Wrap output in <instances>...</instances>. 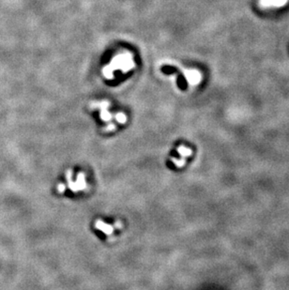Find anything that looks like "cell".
Wrapping results in <instances>:
<instances>
[{"mask_svg":"<svg viewBox=\"0 0 289 290\" xmlns=\"http://www.w3.org/2000/svg\"><path fill=\"white\" fill-rule=\"evenodd\" d=\"M66 179L68 181V187H69L72 191H79L86 189L87 187V182L86 179H84V173H79L77 176V180L75 182H72V171L69 170L66 174Z\"/></svg>","mask_w":289,"mask_h":290,"instance_id":"obj_1","label":"cell"},{"mask_svg":"<svg viewBox=\"0 0 289 290\" xmlns=\"http://www.w3.org/2000/svg\"><path fill=\"white\" fill-rule=\"evenodd\" d=\"M95 226H96V228L101 230V231H103V232L104 234H106V235H111V234L113 233V231H114V228H115L113 225H110V224H108V223H105V222H103V221H97V222H96V224H95Z\"/></svg>","mask_w":289,"mask_h":290,"instance_id":"obj_2","label":"cell"},{"mask_svg":"<svg viewBox=\"0 0 289 290\" xmlns=\"http://www.w3.org/2000/svg\"><path fill=\"white\" fill-rule=\"evenodd\" d=\"M178 151L179 155H180L183 159L186 158V157H190V155L192 154V150H191L190 149L185 148V147H183V146L179 147V148L178 149Z\"/></svg>","mask_w":289,"mask_h":290,"instance_id":"obj_3","label":"cell"},{"mask_svg":"<svg viewBox=\"0 0 289 290\" xmlns=\"http://www.w3.org/2000/svg\"><path fill=\"white\" fill-rule=\"evenodd\" d=\"M188 79L191 81V83L195 84V83L199 82L200 75H199V73L197 72H190L188 73Z\"/></svg>","mask_w":289,"mask_h":290,"instance_id":"obj_4","label":"cell"},{"mask_svg":"<svg viewBox=\"0 0 289 290\" xmlns=\"http://www.w3.org/2000/svg\"><path fill=\"white\" fill-rule=\"evenodd\" d=\"M286 2H287V0H269V5L272 4L274 6L280 7V6H283V4H285Z\"/></svg>","mask_w":289,"mask_h":290,"instance_id":"obj_5","label":"cell"},{"mask_svg":"<svg viewBox=\"0 0 289 290\" xmlns=\"http://www.w3.org/2000/svg\"><path fill=\"white\" fill-rule=\"evenodd\" d=\"M115 118H116V120L119 123H125L126 122V117L124 114H122V113H118V114H116Z\"/></svg>","mask_w":289,"mask_h":290,"instance_id":"obj_6","label":"cell"}]
</instances>
